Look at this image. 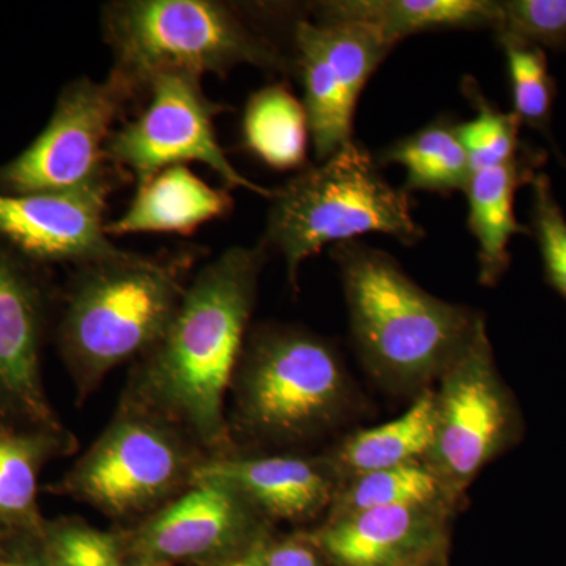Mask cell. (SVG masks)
Listing matches in <instances>:
<instances>
[{"instance_id":"e575fe53","label":"cell","mask_w":566,"mask_h":566,"mask_svg":"<svg viewBox=\"0 0 566 566\" xmlns=\"http://www.w3.org/2000/svg\"><path fill=\"white\" fill-rule=\"evenodd\" d=\"M6 553H7V551H6V549H3V547H2V546H0V554H6Z\"/></svg>"},{"instance_id":"4316f807","label":"cell","mask_w":566,"mask_h":566,"mask_svg":"<svg viewBox=\"0 0 566 566\" xmlns=\"http://www.w3.org/2000/svg\"><path fill=\"white\" fill-rule=\"evenodd\" d=\"M36 553L44 566H123L117 531H102L81 517L46 521Z\"/></svg>"},{"instance_id":"30bf717a","label":"cell","mask_w":566,"mask_h":566,"mask_svg":"<svg viewBox=\"0 0 566 566\" xmlns=\"http://www.w3.org/2000/svg\"><path fill=\"white\" fill-rule=\"evenodd\" d=\"M439 382L434 439L423 463L455 504L504 449L512 431V406L495 370L485 319H480L471 340Z\"/></svg>"},{"instance_id":"4fadbf2b","label":"cell","mask_w":566,"mask_h":566,"mask_svg":"<svg viewBox=\"0 0 566 566\" xmlns=\"http://www.w3.org/2000/svg\"><path fill=\"white\" fill-rule=\"evenodd\" d=\"M125 557L170 566H205L270 534L268 521L240 494L216 483H192L172 501L117 528Z\"/></svg>"},{"instance_id":"277c9868","label":"cell","mask_w":566,"mask_h":566,"mask_svg":"<svg viewBox=\"0 0 566 566\" xmlns=\"http://www.w3.org/2000/svg\"><path fill=\"white\" fill-rule=\"evenodd\" d=\"M259 7L222 0H114L99 14L111 73L139 98L167 71L227 76L241 65L283 74L293 69L263 28Z\"/></svg>"},{"instance_id":"484cf974","label":"cell","mask_w":566,"mask_h":566,"mask_svg":"<svg viewBox=\"0 0 566 566\" xmlns=\"http://www.w3.org/2000/svg\"><path fill=\"white\" fill-rule=\"evenodd\" d=\"M505 52L517 120L538 132H549L556 85L547 69L545 50L510 35H497Z\"/></svg>"},{"instance_id":"1f68e13d","label":"cell","mask_w":566,"mask_h":566,"mask_svg":"<svg viewBox=\"0 0 566 566\" xmlns=\"http://www.w3.org/2000/svg\"><path fill=\"white\" fill-rule=\"evenodd\" d=\"M0 566H44L36 551H7L0 554Z\"/></svg>"},{"instance_id":"7c38bea8","label":"cell","mask_w":566,"mask_h":566,"mask_svg":"<svg viewBox=\"0 0 566 566\" xmlns=\"http://www.w3.org/2000/svg\"><path fill=\"white\" fill-rule=\"evenodd\" d=\"M48 271L0 241V423L63 427L41 367L57 300Z\"/></svg>"},{"instance_id":"ac0fdd59","label":"cell","mask_w":566,"mask_h":566,"mask_svg":"<svg viewBox=\"0 0 566 566\" xmlns=\"http://www.w3.org/2000/svg\"><path fill=\"white\" fill-rule=\"evenodd\" d=\"M233 208L229 189L212 188L186 164H178L137 185L128 210L106 223V233L191 234L203 223L230 214Z\"/></svg>"},{"instance_id":"7402d4cb","label":"cell","mask_w":566,"mask_h":566,"mask_svg":"<svg viewBox=\"0 0 566 566\" xmlns=\"http://www.w3.org/2000/svg\"><path fill=\"white\" fill-rule=\"evenodd\" d=\"M378 166L400 164L406 170L403 191L449 196L465 192L472 177L468 153L457 133V123L441 117L385 148Z\"/></svg>"},{"instance_id":"7a4b0ae2","label":"cell","mask_w":566,"mask_h":566,"mask_svg":"<svg viewBox=\"0 0 566 566\" xmlns=\"http://www.w3.org/2000/svg\"><path fill=\"white\" fill-rule=\"evenodd\" d=\"M203 253L199 245L151 255L123 251L74 268L61 294L55 344L77 400L158 344Z\"/></svg>"},{"instance_id":"9a60e30c","label":"cell","mask_w":566,"mask_h":566,"mask_svg":"<svg viewBox=\"0 0 566 566\" xmlns=\"http://www.w3.org/2000/svg\"><path fill=\"white\" fill-rule=\"evenodd\" d=\"M449 502L387 506L326 520L307 538L331 566H411L446 553Z\"/></svg>"},{"instance_id":"44dd1931","label":"cell","mask_w":566,"mask_h":566,"mask_svg":"<svg viewBox=\"0 0 566 566\" xmlns=\"http://www.w3.org/2000/svg\"><path fill=\"white\" fill-rule=\"evenodd\" d=\"M436 392L424 389L398 419L357 431L326 458L338 483L367 472L423 461L434 439ZM340 486V485H338Z\"/></svg>"},{"instance_id":"6da1fadb","label":"cell","mask_w":566,"mask_h":566,"mask_svg":"<svg viewBox=\"0 0 566 566\" xmlns=\"http://www.w3.org/2000/svg\"><path fill=\"white\" fill-rule=\"evenodd\" d=\"M268 248L233 245L193 273L158 344L134 363L120 405L172 423L207 457L234 452L226 398L248 338Z\"/></svg>"},{"instance_id":"d6986e66","label":"cell","mask_w":566,"mask_h":566,"mask_svg":"<svg viewBox=\"0 0 566 566\" xmlns=\"http://www.w3.org/2000/svg\"><path fill=\"white\" fill-rule=\"evenodd\" d=\"M305 10L314 20L367 25L394 48L423 32L495 31L499 21L494 0H329Z\"/></svg>"},{"instance_id":"d6a6232c","label":"cell","mask_w":566,"mask_h":566,"mask_svg":"<svg viewBox=\"0 0 566 566\" xmlns=\"http://www.w3.org/2000/svg\"><path fill=\"white\" fill-rule=\"evenodd\" d=\"M123 566H170V565L155 564V562L140 560V558L125 557V562H123Z\"/></svg>"},{"instance_id":"f1b7e54d","label":"cell","mask_w":566,"mask_h":566,"mask_svg":"<svg viewBox=\"0 0 566 566\" xmlns=\"http://www.w3.org/2000/svg\"><path fill=\"white\" fill-rule=\"evenodd\" d=\"M495 33L539 48L566 44V0H504L497 2Z\"/></svg>"},{"instance_id":"9c48e42d","label":"cell","mask_w":566,"mask_h":566,"mask_svg":"<svg viewBox=\"0 0 566 566\" xmlns=\"http://www.w3.org/2000/svg\"><path fill=\"white\" fill-rule=\"evenodd\" d=\"M147 106L132 122L115 128L107 158L137 185L178 164L200 163L221 178L226 189H245L270 199V189L256 185L230 163L216 134L214 120L229 106L212 102L202 77L167 71L148 84Z\"/></svg>"},{"instance_id":"ffe728a7","label":"cell","mask_w":566,"mask_h":566,"mask_svg":"<svg viewBox=\"0 0 566 566\" xmlns=\"http://www.w3.org/2000/svg\"><path fill=\"white\" fill-rule=\"evenodd\" d=\"M531 158L521 155L504 166L475 170L465 189L468 227L479 244V281L482 285H495L505 273L512 238L531 233L515 216L517 188L535 177Z\"/></svg>"},{"instance_id":"8fae6325","label":"cell","mask_w":566,"mask_h":566,"mask_svg":"<svg viewBox=\"0 0 566 566\" xmlns=\"http://www.w3.org/2000/svg\"><path fill=\"white\" fill-rule=\"evenodd\" d=\"M293 69L304 85V109L318 163L354 140V112L371 74L394 46L363 24L297 18Z\"/></svg>"},{"instance_id":"5bb4252c","label":"cell","mask_w":566,"mask_h":566,"mask_svg":"<svg viewBox=\"0 0 566 566\" xmlns=\"http://www.w3.org/2000/svg\"><path fill=\"white\" fill-rule=\"evenodd\" d=\"M112 191L0 192V241L29 262L55 264L99 262L125 249L112 243L104 212Z\"/></svg>"},{"instance_id":"e0dca14e","label":"cell","mask_w":566,"mask_h":566,"mask_svg":"<svg viewBox=\"0 0 566 566\" xmlns=\"http://www.w3.org/2000/svg\"><path fill=\"white\" fill-rule=\"evenodd\" d=\"M76 436L62 428L0 423V546L39 547L46 521L39 505L40 476L48 464L73 455Z\"/></svg>"},{"instance_id":"8992f818","label":"cell","mask_w":566,"mask_h":566,"mask_svg":"<svg viewBox=\"0 0 566 566\" xmlns=\"http://www.w3.org/2000/svg\"><path fill=\"white\" fill-rule=\"evenodd\" d=\"M230 431L296 444L340 420L352 398L340 356L301 327L264 326L245 338L232 387Z\"/></svg>"},{"instance_id":"603a6c76","label":"cell","mask_w":566,"mask_h":566,"mask_svg":"<svg viewBox=\"0 0 566 566\" xmlns=\"http://www.w3.org/2000/svg\"><path fill=\"white\" fill-rule=\"evenodd\" d=\"M311 136L304 104L285 84L252 93L243 115L244 147L271 169L303 170Z\"/></svg>"},{"instance_id":"d4e9b609","label":"cell","mask_w":566,"mask_h":566,"mask_svg":"<svg viewBox=\"0 0 566 566\" xmlns=\"http://www.w3.org/2000/svg\"><path fill=\"white\" fill-rule=\"evenodd\" d=\"M463 92L476 115L457 123V133L471 163L472 172L504 166L521 156L520 125L515 114H505L480 91L479 82L464 77Z\"/></svg>"},{"instance_id":"83f0119b","label":"cell","mask_w":566,"mask_h":566,"mask_svg":"<svg viewBox=\"0 0 566 566\" xmlns=\"http://www.w3.org/2000/svg\"><path fill=\"white\" fill-rule=\"evenodd\" d=\"M532 185V227L547 281L566 301V218L549 177L535 174Z\"/></svg>"},{"instance_id":"f546056e","label":"cell","mask_w":566,"mask_h":566,"mask_svg":"<svg viewBox=\"0 0 566 566\" xmlns=\"http://www.w3.org/2000/svg\"><path fill=\"white\" fill-rule=\"evenodd\" d=\"M264 566H324L326 562L307 535H290L285 538L268 536L263 549Z\"/></svg>"},{"instance_id":"3957f363","label":"cell","mask_w":566,"mask_h":566,"mask_svg":"<svg viewBox=\"0 0 566 566\" xmlns=\"http://www.w3.org/2000/svg\"><path fill=\"white\" fill-rule=\"evenodd\" d=\"M354 344L367 370L397 392L428 389L474 335L482 315L424 292L392 255L348 241L331 249Z\"/></svg>"},{"instance_id":"5b68a950","label":"cell","mask_w":566,"mask_h":566,"mask_svg":"<svg viewBox=\"0 0 566 566\" xmlns=\"http://www.w3.org/2000/svg\"><path fill=\"white\" fill-rule=\"evenodd\" d=\"M270 200L262 243L281 252L294 290L305 260L326 245L368 233L389 234L406 245L424 238L409 193L390 186L376 158L356 140L318 166L304 167Z\"/></svg>"},{"instance_id":"2e32d148","label":"cell","mask_w":566,"mask_h":566,"mask_svg":"<svg viewBox=\"0 0 566 566\" xmlns=\"http://www.w3.org/2000/svg\"><path fill=\"white\" fill-rule=\"evenodd\" d=\"M192 483L229 488L268 523L314 520L331 509L340 485L326 458L243 457L237 450L205 458L193 472Z\"/></svg>"},{"instance_id":"cb8c5ba5","label":"cell","mask_w":566,"mask_h":566,"mask_svg":"<svg viewBox=\"0 0 566 566\" xmlns=\"http://www.w3.org/2000/svg\"><path fill=\"white\" fill-rule=\"evenodd\" d=\"M450 502L438 476L419 461L352 476L338 486L327 520L387 506Z\"/></svg>"},{"instance_id":"4dcf8cb0","label":"cell","mask_w":566,"mask_h":566,"mask_svg":"<svg viewBox=\"0 0 566 566\" xmlns=\"http://www.w3.org/2000/svg\"><path fill=\"white\" fill-rule=\"evenodd\" d=\"M270 534L260 536L259 539L245 546L244 549L238 551L232 556L223 557L221 560L212 562L205 566H264L263 549Z\"/></svg>"},{"instance_id":"52a82bcc","label":"cell","mask_w":566,"mask_h":566,"mask_svg":"<svg viewBox=\"0 0 566 566\" xmlns=\"http://www.w3.org/2000/svg\"><path fill=\"white\" fill-rule=\"evenodd\" d=\"M205 458L172 423L120 405L103 433L46 491L115 523L134 524L188 490Z\"/></svg>"},{"instance_id":"ba28073f","label":"cell","mask_w":566,"mask_h":566,"mask_svg":"<svg viewBox=\"0 0 566 566\" xmlns=\"http://www.w3.org/2000/svg\"><path fill=\"white\" fill-rule=\"evenodd\" d=\"M137 98L111 71L104 81L69 82L39 137L0 166V192H115L129 178L112 166L107 142Z\"/></svg>"},{"instance_id":"836d02e7","label":"cell","mask_w":566,"mask_h":566,"mask_svg":"<svg viewBox=\"0 0 566 566\" xmlns=\"http://www.w3.org/2000/svg\"><path fill=\"white\" fill-rule=\"evenodd\" d=\"M444 554H439V556L427 558V560L419 562V564L411 566H444Z\"/></svg>"}]
</instances>
